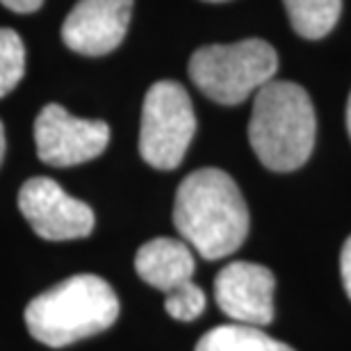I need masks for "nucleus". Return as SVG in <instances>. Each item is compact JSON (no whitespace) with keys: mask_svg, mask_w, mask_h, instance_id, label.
<instances>
[{"mask_svg":"<svg viewBox=\"0 0 351 351\" xmlns=\"http://www.w3.org/2000/svg\"><path fill=\"white\" fill-rule=\"evenodd\" d=\"M130 14L132 0H78L62 25V39L75 53L101 58L123 41Z\"/></svg>","mask_w":351,"mask_h":351,"instance_id":"10","label":"nucleus"},{"mask_svg":"<svg viewBox=\"0 0 351 351\" xmlns=\"http://www.w3.org/2000/svg\"><path fill=\"white\" fill-rule=\"evenodd\" d=\"M135 269L144 283L167 294L165 308L173 319L192 322L206 311V292L192 283L194 254L185 240L156 237L139 247Z\"/></svg>","mask_w":351,"mask_h":351,"instance_id":"6","label":"nucleus"},{"mask_svg":"<svg viewBox=\"0 0 351 351\" xmlns=\"http://www.w3.org/2000/svg\"><path fill=\"white\" fill-rule=\"evenodd\" d=\"M25 73V46L10 27L0 30V98L23 80Z\"/></svg>","mask_w":351,"mask_h":351,"instance_id":"13","label":"nucleus"},{"mask_svg":"<svg viewBox=\"0 0 351 351\" xmlns=\"http://www.w3.org/2000/svg\"><path fill=\"white\" fill-rule=\"evenodd\" d=\"M180 237L206 261L235 254L249 235V208L226 171L206 167L180 182L173 201Z\"/></svg>","mask_w":351,"mask_h":351,"instance_id":"1","label":"nucleus"},{"mask_svg":"<svg viewBox=\"0 0 351 351\" xmlns=\"http://www.w3.org/2000/svg\"><path fill=\"white\" fill-rule=\"evenodd\" d=\"M0 3L16 14H32L44 5V0H0Z\"/></svg>","mask_w":351,"mask_h":351,"instance_id":"15","label":"nucleus"},{"mask_svg":"<svg viewBox=\"0 0 351 351\" xmlns=\"http://www.w3.org/2000/svg\"><path fill=\"white\" fill-rule=\"evenodd\" d=\"M340 274H342V285L351 299V237L345 242L342 247V254H340Z\"/></svg>","mask_w":351,"mask_h":351,"instance_id":"14","label":"nucleus"},{"mask_svg":"<svg viewBox=\"0 0 351 351\" xmlns=\"http://www.w3.org/2000/svg\"><path fill=\"white\" fill-rule=\"evenodd\" d=\"M34 144L41 162L75 167L98 158L110 144V125L98 119H78L58 103L46 105L34 121Z\"/></svg>","mask_w":351,"mask_h":351,"instance_id":"7","label":"nucleus"},{"mask_svg":"<svg viewBox=\"0 0 351 351\" xmlns=\"http://www.w3.org/2000/svg\"><path fill=\"white\" fill-rule=\"evenodd\" d=\"M196 351H294L285 342H278L261 331V326L226 324L215 326L203 335Z\"/></svg>","mask_w":351,"mask_h":351,"instance_id":"11","label":"nucleus"},{"mask_svg":"<svg viewBox=\"0 0 351 351\" xmlns=\"http://www.w3.org/2000/svg\"><path fill=\"white\" fill-rule=\"evenodd\" d=\"M274 278L271 269L247 261L228 263L215 278L217 304L235 324L267 326L274 319Z\"/></svg>","mask_w":351,"mask_h":351,"instance_id":"9","label":"nucleus"},{"mask_svg":"<svg viewBox=\"0 0 351 351\" xmlns=\"http://www.w3.org/2000/svg\"><path fill=\"white\" fill-rule=\"evenodd\" d=\"M19 210L30 228L44 240L66 242L87 237L96 226V217L85 201L73 199L53 178H30L19 192Z\"/></svg>","mask_w":351,"mask_h":351,"instance_id":"8","label":"nucleus"},{"mask_svg":"<svg viewBox=\"0 0 351 351\" xmlns=\"http://www.w3.org/2000/svg\"><path fill=\"white\" fill-rule=\"evenodd\" d=\"M206 3H226V0H206Z\"/></svg>","mask_w":351,"mask_h":351,"instance_id":"18","label":"nucleus"},{"mask_svg":"<svg viewBox=\"0 0 351 351\" xmlns=\"http://www.w3.org/2000/svg\"><path fill=\"white\" fill-rule=\"evenodd\" d=\"M347 128H349V137H351V94H349V103H347Z\"/></svg>","mask_w":351,"mask_h":351,"instance_id":"17","label":"nucleus"},{"mask_svg":"<svg viewBox=\"0 0 351 351\" xmlns=\"http://www.w3.org/2000/svg\"><path fill=\"white\" fill-rule=\"evenodd\" d=\"M3 158H5V125L0 121V165H3Z\"/></svg>","mask_w":351,"mask_h":351,"instance_id":"16","label":"nucleus"},{"mask_svg":"<svg viewBox=\"0 0 351 351\" xmlns=\"http://www.w3.org/2000/svg\"><path fill=\"white\" fill-rule=\"evenodd\" d=\"M119 317V299L108 280L78 274L34 297L25 308V326L37 342L53 349L105 331Z\"/></svg>","mask_w":351,"mask_h":351,"instance_id":"2","label":"nucleus"},{"mask_svg":"<svg viewBox=\"0 0 351 351\" xmlns=\"http://www.w3.org/2000/svg\"><path fill=\"white\" fill-rule=\"evenodd\" d=\"M196 117L185 87L173 80L156 82L144 96L139 153L156 169H176L192 144Z\"/></svg>","mask_w":351,"mask_h":351,"instance_id":"5","label":"nucleus"},{"mask_svg":"<svg viewBox=\"0 0 351 351\" xmlns=\"http://www.w3.org/2000/svg\"><path fill=\"white\" fill-rule=\"evenodd\" d=\"M294 32L304 39H322L333 30L342 0H283Z\"/></svg>","mask_w":351,"mask_h":351,"instance_id":"12","label":"nucleus"},{"mask_svg":"<svg viewBox=\"0 0 351 351\" xmlns=\"http://www.w3.org/2000/svg\"><path fill=\"white\" fill-rule=\"evenodd\" d=\"M278 69V55L263 39L199 48L189 60V78L210 101L244 103L269 85Z\"/></svg>","mask_w":351,"mask_h":351,"instance_id":"4","label":"nucleus"},{"mask_svg":"<svg viewBox=\"0 0 351 351\" xmlns=\"http://www.w3.org/2000/svg\"><path fill=\"white\" fill-rule=\"evenodd\" d=\"M317 119L304 87L271 80L254 96L249 142L258 160L271 171H294L308 162L315 146Z\"/></svg>","mask_w":351,"mask_h":351,"instance_id":"3","label":"nucleus"}]
</instances>
